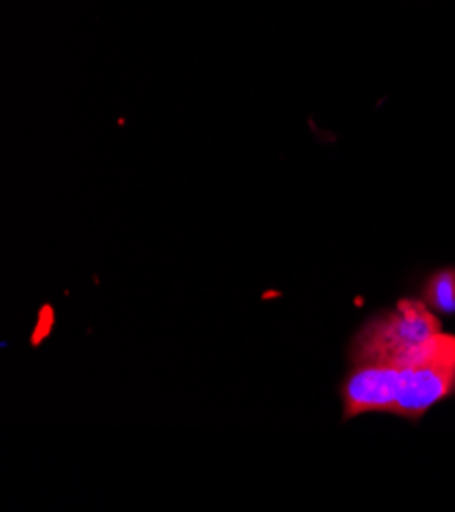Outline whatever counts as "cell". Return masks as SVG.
<instances>
[{
  "label": "cell",
  "mask_w": 455,
  "mask_h": 512,
  "mask_svg": "<svg viewBox=\"0 0 455 512\" xmlns=\"http://www.w3.org/2000/svg\"><path fill=\"white\" fill-rule=\"evenodd\" d=\"M425 300L439 313H455V268L433 274L425 286Z\"/></svg>",
  "instance_id": "277c9868"
},
{
  "label": "cell",
  "mask_w": 455,
  "mask_h": 512,
  "mask_svg": "<svg viewBox=\"0 0 455 512\" xmlns=\"http://www.w3.org/2000/svg\"><path fill=\"white\" fill-rule=\"evenodd\" d=\"M392 415L421 419L455 390V335L437 333L402 355Z\"/></svg>",
  "instance_id": "6da1fadb"
},
{
  "label": "cell",
  "mask_w": 455,
  "mask_h": 512,
  "mask_svg": "<svg viewBox=\"0 0 455 512\" xmlns=\"http://www.w3.org/2000/svg\"><path fill=\"white\" fill-rule=\"evenodd\" d=\"M400 368L378 360H351V370L343 382V419L364 413H392L398 394Z\"/></svg>",
  "instance_id": "3957f363"
},
{
  "label": "cell",
  "mask_w": 455,
  "mask_h": 512,
  "mask_svg": "<svg viewBox=\"0 0 455 512\" xmlns=\"http://www.w3.org/2000/svg\"><path fill=\"white\" fill-rule=\"evenodd\" d=\"M441 331L439 319L421 300H400L396 309L372 319L358 333L351 360H378L400 364L402 355Z\"/></svg>",
  "instance_id": "7a4b0ae2"
}]
</instances>
